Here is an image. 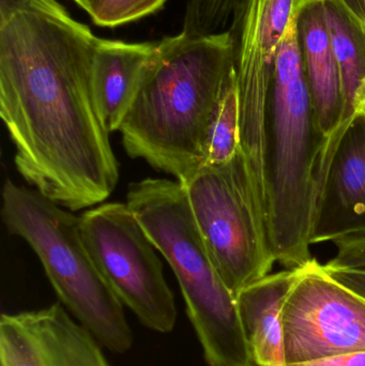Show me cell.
I'll return each mask as SVG.
<instances>
[{
  "label": "cell",
  "instance_id": "2",
  "mask_svg": "<svg viewBox=\"0 0 365 366\" xmlns=\"http://www.w3.org/2000/svg\"><path fill=\"white\" fill-rule=\"evenodd\" d=\"M234 70L231 30L156 42L119 128L126 154L184 184L205 162L210 122Z\"/></svg>",
  "mask_w": 365,
  "mask_h": 366
},
{
  "label": "cell",
  "instance_id": "19",
  "mask_svg": "<svg viewBox=\"0 0 365 366\" xmlns=\"http://www.w3.org/2000/svg\"><path fill=\"white\" fill-rule=\"evenodd\" d=\"M332 243L336 253L326 266L365 270V234L340 237Z\"/></svg>",
  "mask_w": 365,
  "mask_h": 366
},
{
  "label": "cell",
  "instance_id": "20",
  "mask_svg": "<svg viewBox=\"0 0 365 366\" xmlns=\"http://www.w3.org/2000/svg\"><path fill=\"white\" fill-rule=\"evenodd\" d=\"M323 266L330 277L365 298V270Z\"/></svg>",
  "mask_w": 365,
  "mask_h": 366
},
{
  "label": "cell",
  "instance_id": "3",
  "mask_svg": "<svg viewBox=\"0 0 365 366\" xmlns=\"http://www.w3.org/2000/svg\"><path fill=\"white\" fill-rule=\"evenodd\" d=\"M299 12L278 49L270 104V243L285 269L301 268L314 258L311 245L332 164L357 118L354 114L327 135L319 132L300 47Z\"/></svg>",
  "mask_w": 365,
  "mask_h": 366
},
{
  "label": "cell",
  "instance_id": "9",
  "mask_svg": "<svg viewBox=\"0 0 365 366\" xmlns=\"http://www.w3.org/2000/svg\"><path fill=\"white\" fill-rule=\"evenodd\" d=\"M99 344L57 303L0 318V366H109Z\"/></svg>",
  "mask_w": 365,
  "mask_h": 366
},
{
  "label": "cell",
  "instance_id": "16",
  "mask_svg": "<svg viewBox=\"0 0 365 366\" xmlns=\"http://www.w3.org/2000/svg\"><path fill=\"white\" fill-rule=\"evenodd\" d=\"M240 148V109L236 71L229 77L210 122L204 165L231 162Z\"/></svg>",
  "mask_w": 365,
  "mask_h": 366
},
{
  "label": "cell",
  "instance_id": "1",
  "mask_svg": "<svg viewBox=\"0 0 365 366\" xmlns=\"http://www.w3.org/2000/svg\"><path fill=\"white\" fill-rule=\"evenodd\" d=\"M96 40L61 6L0 21V117L15 167L36 191L72 211L106 200L119 180L92 94Z\"/></svg>",
  "mask_w": 365,
  "mask_h": 366
},
{
  "label": "cell",
  "instance_id": "4",
  "mask_svg": "<svg viewBox=\"0 0 365 366\" xmlns=\"http://www.w3.org/2000/svg\"><path fill=\"white\" fill-rule=\"evenodd\" d=\"M126 204L175 273L208 365L255 366L235 295L212 262L181 183H133Z\"/></svg>",
  "mask_w": 365,
  "mask_h": 366
},
{
  "label": "cell",
  "instance_id": "15",
  "mask_svg": "<svg viewBox=\"0 0 365 366\" xmlns=\"http://www.w3.org/2000/svg\"><path fill=\"white\" fill-rule=\"evenodd\" d=\"M340 73L343 113L353 116V100L365 77V29L343 0H321Z\"/></svg>",
  "mask_w": 365,
  "mask_h": 366
},
{
  "label": "cell",
  "instance_id": "21",
  "mask_svg": "<svg viewBox=\"0 0 365 366\" xmlns=\"http://www.w3.org/2000/svg\"><path fill=\"white\" fill-rule=\"evenodd\" d=\"M60 6L55 0H0V21L26 9H51Z\"/></svg>",
  "mask_w": 365,
  "mask_h": 366
},
{
  "label": "cell",
  "instance_id": "10",
  "mask_svg": "<svg viewBox=\"0 0 365 366\" xmlns=\"http://www.w3.org/2000/svg\"><path fill=\"white\" fill-rule=\"evenodd\" d=\"M274 74L236 73L240 109L239 156L257 223L270 241V104ZM271 244V243H270Z\"/></svg>",
  "mask_w": 365,
  "mask_h": 366
},
{
  "label": "cell",
  "instance_id": "23",
  "mask_svg": "<svg viewBox=\"0 0 365 366\" xmlns=\"http://www.w3.org/2000/svg\"><path fill=\"white\" fill-rule=\"evenodd\" d=\"M353 113L365 122V77L360 81L354 96Z\"/></svg>",
  "mask_w": 365,
  "mask_h": 366
},
{
  "label": "cell",
  "instance_id": "25",
  "mask_svg": "<svg viewBox=\"0 0 365 366\" xmlns=\"http://www.w3.org/2000/svg\"><path fill=\"white\" fill-rule=\"evenodd\" d=\"M72 1H74L79 8L83 9L84 11L88 12L90 6H91L92 2H94V0H72Z\"/></svg>",
  "mask_w": 365,
  "mask_h": 366
},
{
  "label": "cell",
  "instance_id": "8",
  "mask_svg": "<svg viewBox=\"0 0 365 366\" xmlns=\"http://www.w3.org/2000/svg\"><path fill=\"white\" fill-rule=\"evenodd\" d=\"M287 365L365 350V298L313 258L302 267L282 311Z\"/></svg>",
  "mask_w": 365,
  "mask_h": 366
},
{
  "label": "cell",
  "instance_id": "24",
  "mask_svg": "<svg viewBox=\"0 0 365 366\" xmlns=\"http://www.w3.org/2000/svg\"><path fill=\"white\" fill-rule=\"evenodd\" d=\"M365 29V0H343Z\"/></svg>",
  "mask_w": 365,
  "mask_h": 366
},
{
  "label": "cell",
  "instance_id": "13",
  "mask_svg": "<svg viewBox=\"0 0 365 366\" xmlns=\"http://www.w3.org/2000/svg\"><path fill=\"white\" fill-rule=\"evenodd\" d=\"M301 268L270 273L236 296L255 366H286L282 311Z\"/></svg>",
  "mask_w": 365,
  "mask_h": 366
},
{
  "label": "cell",
  "instance_id": "18",
  "mask_svg": "<svg viewBox=\"0 0 365 366\" xmlns=\"http://www.w3.org/2000/svg\"><path fill=\"white\" fill-rule=\"evenodd\" d=\"M166 0H94L88 15L100 27L115 28L154 14Z\"/></svg>",
  "mask_w": 365,
  "mask_h": 366
},
{
  "label": "cell",
  "instance_id": "12",
  "mask_svg": "<svg viewBox=\"0 0 365 366\" xmlns=\"http://www.w3.org/2000/svg\"><path fill=\"white\" fill-rule=\"evenodd\" d=\"M156 46V42L96 40L91 64L92 94L109 134L119 131Z\"/></svg>",
  "mask_w": 365,
  "mask_h": 366
},
{
  "label": "cell",
  "instance_id": "17",
  "mask_svg": "<svg viewBox=\"0 0 365 366\" xmlns=\"http://www.w3.org/2000/svg\"><path fill=\"white\" fill-rule=\"evenodd\" d=\"M246 0H188L182 32L207 36L225 31Z\"/></svg>",
  "mask_w": 365,
  "mask_h": 366
},
{
  "label": "cell",
  "instance_id": "11",
  "mask_svg": "<svg viewBox=\"0 0 365 366\" xmlns=\"http://www.w3.org/2000/svg\"><path fill=\"white\" fill-rule=\"evenodd\" d=\"M365 234V122L356 118L330 172L313 244Z\"/></svg>",
  "mask_w": 365,
  "mask_h": 366
},
{
  "label": "cell",
  "instance_id": "14",
  "mask_svg": "<svg viewBox=\"0 0 365 366\" xmlns=\"http://www.w3.org/2000/svg\"><path fill=\"white\" fill-rule=\"evenodd\" d=\"M298 32L315 119L319 132L327 135L349 117L343 113L340 73L321 0L302 4Z\"/></svg>",
  "mask_w": 365,
  "mask_h": 366
},
{
  "label": "cell",
  "instance_id": "6",
  "mask_svg": "<svg viewBox=\"0 0 365 366\" xmlns=\"http://www.w3.org/2000/svg\"><path fill=\"white\" fill-rule=\"evenodd\" d=\"M208 253L237 296L271 273L269 239L257 223L239 152L222 165H203L182 184Z\"/></svg>",
  "mask_w": 365,
  "mask_h": 366
},
{
  "label": "cell",
  "instance_id": "7",
  "mask_svg": "<svg viewBox=\"0 0 365 366\" xmlns=\"http://www.w3.org/2000/svg\"><path fill=\"white\" fill-rule=\"evenodd\" d=\"M81 237L118 298L150 330L169 333L177 322L175 297L162 262L128 204L107 202L79 217Z\"/></svg>",
  "mask_w": 365,
  "mask_h": 366
},
{
  "label": "cell",
  "instance_id": "5",
  "mask_svg": "<svg viewBox=\"0 0 365 366\" xmlns=\"http://www.w3.org/2000/svg\"><path fill=\"white\" fill-rule=\"evenodd\" d=\"M36 189L6 179L2 219L36 253L56 294L96 341L115 354L133 345L124 303L86 247L79 217Z\"/></svg>",
  "mask_w": 365,
  "mask_h": 366
},
{
  "label": "cell",
  "instance_id": "22",
  "mask_svg": "<svg viewBox=\"0 0 365 366\" xmlns=\"http://www.w3.org/2000/svg\"><path fill=\"white\" fill-rule=\"evenodd\" d=\"M286 366H365V350Z\"/></svg>",
  "mask_w": 365,
  "mask_h": 366
}]
</instances>
